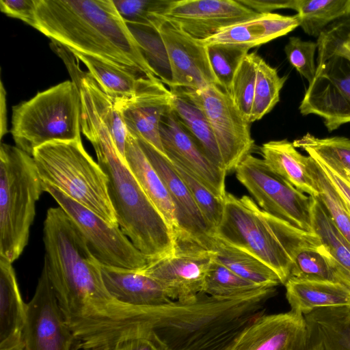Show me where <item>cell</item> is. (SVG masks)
I'll return each instance as SVG.
<instances>
[{
  "label": "cell",
  "instance_id": "1",
  "mask_svg": "<svg viewBox=\"0 0 350 350\" xmlns=\"http://www.w3.org/2000/svg\"><path fill=\"white\" fill-rule=\"evenodd\" d=\"M44 267L69 327L93 331L112 323L124 304L106 288L101 265L77 225L59 206L44 221Z\"/></svg>",
  "mask_w": 350,
  "mask_h": 350
},
{
  "label": "cell",
  "instance_id": "2",
  "mask_svg": "<svg viewBox=\"0 0 350 350\" xmlns=\"http://www.w3.org/2000/svg\"><path fill=\"white\" fill-rule=\"evenodd\" d=\"M34 27L68 49L99 57L137 77L159 78L113 0H36Z\"/></svg>",
  "mask_w": 350,
  "mask_h": 350
},
{
  "label": "cell",
  "instance_id": "3",
  "mask_svg": "<svg viewBox=\"0 0 350 350\" xmlns=\"http://www.w3.org/2000/svg\"><path fill=\"white\" fill-rule=\"evenodd\" d=\"M80 95L82 133L93 146L97 163L107 176L109 196L120 228L148 262L174 254L172 228L119 153L83 85Z\"/></svg>",
  "mask_w": 350,
  "mask_h": 350
},
{
  "label": "cell",
  "instance_id": "4",
  "mask_svg": "<svg viewBox=\"0 0 350 350\" xmlns=\"http://www.w3.org/2000/svg\"><path fill=\"white\" fill-rule=\"evenodd\" d=\"M215 236L261 260L284 285L290 278L296 252L302 247L321 242L314 232L262 211L251 197L238 198L228 192Z\"/></svg>",
  "mask_w": 350,
  "mask_h": 350
},
{
  "label": "cell",
  "instance_id": "5",
  "mask_svg": "<svg viewBox=\"0 0 350 350\" xmlns=\"http://www.w3.org/2000/svg\"><path fill=\"white\" fill-rule=\"evenodd\" d=\"M32 157L43 183L57 187L111 226H118L107 176L85 150L81 139L46 144L37 148Z\"/></svg>",
  "mask_w": 350,
  "mask_h": 350
},
{
  "label": "cell",
  "instance_id": "6",
  "mask_svg": "<svg viewBox=\"0 0 350 350\" xmlns=\"http://www.w3.org/2000/svg\"><path fill=\"white\" fill-rule=\"evenodd\" d=\"M44 192L34 159L17 146H0V256L13 262L28 243L36 204Z\"/></svg>",
  "mask_w": 350,
  "mask_h": 350
},
{
  "label": "cell",
  "instance_id": "7",
  "mask_svg": "<svg viewBox=\"0 0 350 350\" xmlns=\"http://www.w3.org/2000/svg\"><path fill=\"white\" fill-rule=\"evenodd\" d=\"M80 114V90L74 81L40 92L12 107L11 133L16 146L32 156L46 144L81 139Z\"/></svg>",
  "mask_w": 350,
  "mask_h": 350
},
{
  "label": "cell",
  "instance_id": "8",
  "mask_svg": "<svg viewBox=\"0 0 350 350\" xmlns=\"http://www.w3.org/2000/svg\"><path fill=\"white\" fill-rule=\"evenodd\" d=\"M235 172L237 180L262 211L299 229L313 232L311 196L273 172L262 159L250 154Z\"/></svg>",
  "mask_w": 350,
  "mask_h": 350
},
{
  "label": "cell",
  "instance_id": "9",
  "mask_svg": "<svg viewBox=\"0 0 350 350\" xmlns=\"http://www.w3.org/2000/svg\"><path fill=\"white\" fill-rule=\"evenodd\" d=\"M49 193L77 225L94 258L101 265L141 270L147 258L122 232L98 215L76 202L57 187L42 182Z\"/></svg>",
  "mask_w": 350,
  "mask_h": 350
},
{
  "label": "cell",
  "instance_id": "10",
  "mask_svg": "<svg viewBox=\"0 0 350 350\" xmlns=\"http://www.w3.org/2000/svg\"><path fill=\"white\" fill-rule=\"evenodd\" d=\"M192 101L206 116L214 133L224 164L228 172L238 165L254 146L250 123L234 103L230 94L217 85L201 90L170 89Z\"/></svg>",
  "mask_w": 350,
  "mask_h": 350
},
{
  "label": "cell",
  "instance_id": "11",
  "mask_svg": "<svg viewBox=\"0 0 350 350\" xmlns=\"http://www.w3.org/2000/svg\"><path fill=\"white\" fill-rule=\"evenodd\" d=\"M315 77L299 109L321 117L329 132L350 123V60L318 47Z\"/></svg>",
  "mask_w": 350,
  "mask_h": 350
},
{
  "label": "cell",
  "instance_id": "12",
  "mask_svg": "<svg viewBox=\"0 0 350 350\" xmlns=\"http://www.w3.org/2000/svg\"><path fill=\"white\" fill-rule=\"evenodd\" d=\"M24 350H79L43 267L32 299L26 304Z\"/></svg>",
  "mask_w": 350,
  "mask_h": 350
},
{
  "label": "cell",
  "instance_id": "13",
  "mask_svg": "<svg viewBox=\"0 0 350 350\" xmlns=\"http://www.w3.org/2000/svg\"><path fill=\"white\" fill-rule=\"evenodd\" d=\"M154 30L167 59L171 89L201 90L211 85H219L206 45L163 16Z\"/></svg>",
  "mask_w": 350,
  "mask_h": 350
},
{
  "label": "cell",
  "instance_id": "14",
  "mask_svg": "<svg viewBox=\"0 0 350 350\" xmlns=\"http://www.w3.org/2000/svg\"><path fill=\"white\" fill-rule=\"evenodd\" d=\"M175 247L174 254L148 262L139 271L154 279L171 300L185 301L202 293L214 253L191 243Z\"/></svg>",
  "mask_w": 350,
  "mask_h": 350
},
{
  "label": "cell",
  "instance_id": "15",
  "mask_svg": "<svg viewBox=\"0 0 350 350\" xmlns=\"http://www.w3.org/2000/svg\"><path fill=\"white\" fill-rule=\"evenodd\" d=\"M135 137L163 181L175 208L178 225L175 244L191 243L211 250L215 234L170 159L146 140Z\"/></svg>",
  "mask_w": 350,
  "mask_h": 350
},
{
  "label": "cell",
  "instance_id": "16",
  "mask_svg": "<svg viewBox=\"0 0 350 350\" xmlns=\"http://www.w3.org/2000/svg\"><path fill=\"white\" fill-rule=\"evenodd\" d=\"M172 96V91L159 78L141 77L131 97L113 101L128 132L146 140L164 154L159 126L171 108Z\"/></svg>",
  "mask_w": 350,
  "mask_h": 350
},
{
  "label": "cell",
  "instance_id": "17",
  "mask_svg": "<svg viewBox=\"0 0 350 350\" xmlns=\"http://www.w3.org/2000/svg\"><path fill=\"white\" fill-rule=\"evenodd\" d=\"M258 14L238 0H172L163 17L193 38L202 40Z\"/></svg>",
  "mask_w": 350,
  "mask_h": 350
},
{
  "label": "cell",
  "instance_id": "18",
  "mask_svg": "<svg viewBox=\"0 0 350 350\" xmlns=\"http://www.w3.org/2000/svg\"><path fill=\"white\" fill-rule=\"evenodd\" d=\"M229 350H310L305 317L291 310L261 314L241 331Z\"/></svg>",
  "mask_w": 350,
  "mask_h": 350
},
{
  "label": "cell",
  "instance_id": "19",
  "mask_svg": "<svg viewBox=\"0 0 350 350\" xmlns=\"http://www.w3.org/2000/svg\"><path fill=\"white\" fill-rule=\"evenodd\" d=\"M161 144L167 157L184 166L215 196L224 200L228 172L214 164L178 120L170 108L159 126Z\"/></svg>",
  "mask_w": 350,
  "mask_h": 350
},
{
  "label": "cell",
  "instance_id": "20",
  "mask_svg": "<svg viewBox=\"0 0 350 350\" xmlns=\"http://www.w3.org/2000/svg\"><path fill=\"white\" fill-rule=\"evenodd\" d=\"M299 26L297 14L262 13L224 27L212 36L200 40L204 45L228 43L250 49L286 35Z\"/></svg>",
  "mask_w": 350,
  "mask_h": 350
},
{
  "label": "cell",
  "instance_id": "21",
  "mask_svg": "<svg viewBox=\"0 0 350 350\" xmlns=\"http://www.w3.org/2000/svg\"><path fill=\"white\" fill-rule=\"evenodd\" d=\"M12 264L0 256V350H24L26 303Z\"/></svg>",
  "mask_w": 350,
  "mask_h": 350
},
{
  "label": "cell",
  "instance_id": "22",
  "mask_svg": "<svg viewBox=\"0 0 350 350\" xmlns=\"http://www.w3.org/2000/svg\"><path fill=\"white\" fill-rule=\"evenodd\" d=\"M103 282L117 300L137 307H153L169 303L161 285L139 270L101 265Z\"/></svg>",
  "mask_w": 350,
  "mask_h": 350
},
{
  "label": "cell",
  "instance_id": "23",
  "mask_svg": "<svg viewBox=\"0 0 350 350\" xmlns=\"http://www.w3.org/2000/svg\"><path fill=\"white\" fill-rule=\"evenodd\" d=\"M265 163L297 189L317 197L318 190L309 170L310 157L299 152L286 139L267 142L260 147Z\"/></svg>",
  "mask_w": 350,
  "mask_h": 350
},
{
  "label": "cell",
  "instance_id": "24",
  "mask_svg": "<svg viewBox=\"0 0 350 350\" xmlns=\"http://www.w3.org/2000/svg\"><path fill=\"white\" fill-rule=\"evenodd\" d=\"M124 159L142 189L164 217L174 235L178 226L176 211L167 189L137 139L129 132Z\"/></svg>",
  "mask_w": 350,
  "mask_h": 350
},
{
  "label": "cell",
  "instance_id": "25",
  "mask_svg": "<svg viewBox=\"0 0 350 350\" xmlns=\"http://www.w3.org/2000/svg\"><path fill=\"white\" fill-rule=\"evenodd\" d=\"M304 316L310 350H350V306L318 308Z\"/></svg>",
  "mask_w": 350,
  "mask_h": 350
},
{
  "label": "cell",
  "instance_id": "26",
  "mask_svg": "<svg viewBox=\"0 0 350 350\" xmlns=\"http://www.w3.org/2000/svg\"><path fill=\"white\" fill-rule=\"evenodd\" d=\"M284 286L291 310L304 315L321 308L350 306V290L339 283L289 278Z\"/></svg>",
  "mask_w": 350,
  "mask_h": 350
},
{
  "label": "cell",
  "instance_id": "27",
  "mask_svg": "<svg viewBox=\"0 0 350 350\" xmlns=\"http://www.w3.org/2000/svg\"><path fill=\"white\" fill-rule=\"evenodd\" d=\"M211 250L215 261L248 281L271 288L281 284L275 271L261 260L217 236H215Z\"/></svg>",
  "mask_w": 350,
  "mask_h": 350
},
{
  "label": "cell",
  "instance_id": "28",
  "mask_svg": "<svg viewBox=\"0 0 350 350\" xmlns=\"http://www.w3.org/2000/svg\"><path fill=\"white\" fill-rule=\"evenodd\" d=\"M172 92L171 108L179 122L205 155L217 166L226 170L214 133L204 112L187 98Z\"/></svg>",
  "mask_w": 350,
  "mask_h": 350
},
{
  "label": "cell",
  "instance_id": "29",
  "mask_svg": "<svg viewBox=\"0 0 350 350\" xmlns=\"http://www.w3.org/2000/svg\"><path fill=\"white\" fill-rule=\"evenodd\" d=\"M290 278L336 282L350 290L342 269L321 242L296 252Z\"/></svg>",
  "mask_w": 350,
  "mask_h": 350
},
{
  "label": "cell",
  "instance_id": "30",
  "mask_svg": "<svg viewBox=\"0 0 350 350\" xmlns=\"http://www.w3.org/2000/svg\"><path fill=\"white\" fill-rule=\"evenodd\" d=\"M293 144L350 183V139L340 136L320 138L308 133Z\"/></svg>",
  "mask_w": 350,
  "mask_h": 350
},
{
  "label": "cell",
  "instance_id": "31",
  "mask_svg": "<svg viewBox=\"0 0 350 350\" xmlns=\"http://www.w3.org/2000/svg\"><path fill=\"white\" fill-rule=\"evenodd\" d=\"M68 50L85 65L100 88L113 101L130 98L135 94L139 78L99 57Z\"/></svg>",
  "mask_w": 350,
  "mask_h": 350
},
{
  "label": "cell",
  "instance_id": "32",
  "mask_svg": "<svg viewBox=\"0 0 350 350\" xmlns=\"http://www.w3.org/2000/svg\"><path fill=\"white\" fill-rule=\"evenodd\" d=\"M293 10L303 31L318 38L334 22L350 18V0H294Z\"/></svg>",
  "mask_w": 350,
  "mask_h": 350
},
{
  "label": "cell",
  "instance_id": "33",
  "mask_svg": "<svg viewBox=\"0 0 350 350\" xmlns=\"http://www.w3.org/2000/svg\"><path fill=\"white\" fill-rule=\"evenodd\" d=\"M312 231L342 269L350 288V243L332 222L317 197L311 196Z\"/></svg>",
  "mask_w": 350,
  "mask_h": 350
},
{
  "label": "cell",
  "instance_id": "34",
  "mask_svg": "<svg viewBox=\"0 0 350 350\" xmlns=\"http://www.w3.org/2000/svg\"><path fill=\"white\" fill-rule=\"evenodd\" d=\"M273 288L248 281L214 259L207 271L202 293L223 299H241Z\"/></svg>",
  "mask_w": 350,
  "mask_h": 350
},
{
  "label": "cell",
  "instance_id": "35",
  "mask_svg": "<svg viewBox=\"0 0 350 350\" xmlns=\"http://www.w3.org/2000/svg\"><path fill=\"white\" fill-rule=\"evenodd\" d=\"M309 157V170L318 190L317 198L336 227L350 243V210L322 167Z\"/></svg>",
  "mask_w": 350,
  "mask_h": 350
},
{
  "label": "cell",
  "instance_id": "36",
  "mask_svg": "<svg viewBox=\"0 0 350 350\" xmlns=\"http://www.w3.org/2000/svg\"><path fill=\"white\" fill-rule=\"evenodd\" d=\"M286 76L280 77L277 70L261 57H257V73L250 122L260 120L269 113L280 100V93Z\"/></svg>",
  "mask_w": 350,
  "mask_h": 350
},
{
  "label": "cell",
  "instance_id": "37",
  "mask_svg": "<svg viewBox=\"0 0 350 350\" xmlns=\"http://www.w3.org/2000/svg\"><path fill=\"white\" fill-rule=\"evenodd\" d=\"M90 95L94 108L107 128L120 155L124 159L128 131L112 99L100 88L90 72L80 81Z\"/></svg>",
  "mask_w": 350,
  "mask_h": 350
},
{
  "label": "cell",
  "instance_id": "38",
  "mask_svg": "<svg viewBox=\"0 0 350 350\" xmlns=\"http://www.w3.org/2000/svg\"><path fill=\"white\" fill-rule=\"evenodd\" d=\"M212 70L219 86L228 93L236 70L250 47L228 43L206 45Z\"/></svg>",
  "mask_w": 350,
  "mask_h": 350
},
{
  "label": "cell",
  "instance_id": "39",
  "mask_svg": "<svg viewBox=\"0 0 350 350\" xmlns=\"http://www.w3.org/2000/svg\"><path fill=\"white\" fill-rule=\"evenodd\" d=\"M257 57L255 52L249 53L245 56L234 73L228 92L235 105L249 122L256 85Z\"/></svg>",
  "mask_w": 350,
  "mask_h": 350
},
{
  "label": "cell",
  "instance_id": "40",
  "mask_svg": "<svg viewBox=\"0 0 350 350\" xmlns=\"http://www.w3.org/2000/svg\"><path fill=\"white\" fill-rule=\"evenodd\" d=\"M185 183L208 224L215 232L222 218L224 200L215 196L199 179L184 166L170 160Z\"/></svg>",
  "mask_w": 350,
  "mask_h": 350
},
{
  "label": "cell",
  "instance_id": "41",
  "mask_svg": "<svg viewBox=\"0 0 350 350\" xmlns=\"http://www.w3.org/2000/svg\"><path fill=\"white\" fill-rule=\"evenodd\" d=\"M126 24L148 27L154 30L172 0H113Z\"/></svg>",
  "mask_w": 350,
  "mask_h": 350
},
{
  "label": "cell",
  "instance_id": "42",
  "mask_svg": "<svg viewBox=\"0 0 350 350\" xmlns=\"http://www.w3.org/2000/svg\"><path fill=\"white\" fill-rule=\"evenodd\" d=\"M256 317H244L215 329L180 350H229L238 335Z\"/></svg>",
  "mask_w": 350,
  "mask_h": 350
},
{
  "label": "cell",
  "instance_id": "43",
  "mask_svg": "<svg viewBox=\"0 0 350 350\" xmlns=\"http://www.w3.org/2000/svg\"><path fill=\"white\" fill-rule=\"evenodd\" d=\"M317 43L304 41L299 37L291 36L284 46L286 58L291 66L310 83L316 75L314 62Z\"/></svg>",
  "mask_w": 350,
  "mask_h": 350
},
{
  "label": "cell",
  "instance_id": "44",
  "mask_svg": "<svg viewBox=\"0 0 350 350\" xmlns=\"http://www.w3.org/2000/svg\"><path fill=\"white\" fill-rule=\"evenodd\" d=\"M317 38L318 47L350 60V18L332 24Z\"/></svg>",
  "mask_w": 350,
  "mask_h": 350
},
{
  "label": "cell",
  "instance_id": "45",
  "mask_svg": "<svg viewBox=\"0 0 350 350\" xmlns=\"http://www.w3.org/2000/svg\"><path fill=\"white\" fill-rule=\"evenodd\" d=\"M0 10L7 16L20 19L34 27L36 0H1Z\"/></svg>",
  "mask_w": 350,
  "mask_h": 350
},
{
  "label": "cell",
  "instance_id": "46",
  "mask_svg": "<svg viewBox=\"0 0 350 350\" xmlns=\"http://www.w3.org/2000/svg\"><path fill=\"white\" fill-rule=\"evenodd\" d=\"M241 3L259 13H271L280 9H292L294 0H238Z\"/></svg>",
  "mask_w": 350,
  "mask_h": 350
},
{
  "label": "cell",
  "instance_id": "47",
  "mask_svg": "<svg viewBox=\"0 0 350 350\" xmlns=\"http://www.w3.org/2000/svg\"><path fill=\"white\" fill-rule=\"evenodd\" d=\"M115 350H163L151 337L139 335L117 342Z\"/></svg>",
  "mask_w": 350,
  "mask_h": 350
},
{
  "label": "cell",
  "instance_id": "48",
  "mask_svg": "<svg viewBox=\"0 0 350 350\" xmlns=\"http://www.w3.org/2000/svg\"><path fill=\"white\" fill-rule=\"evenodd\" d=\"M319 164L322 167L332 182L336 186L350 210V183L341 178L319 163Z\"/></svg>",
  "mask_w": 350,
  "mask_h": 350
},
{
  "label": "cell",
  "instance_id": "49",
  "mask_svg": "<svg viewBox=\"0 0 350 350\" xmlns=\"http://www.w3.org/2000/svg\"><path fill=\"white\" fill-rule=\"evenodd\" d=\"M1 139L7 133L5 91L1 83Z\"/></svg>",
  "mask_w": 350,
  "mask_h": 350
},
{
  "label": "cell",
  "instance_id": "50",
  "mask_svg": "<svg viewBox=\"0 0 350 350\" xmlns=\"http://www.w3.org/2000/svg\"><path fill=\"white\" fill-rule=\"evenodd\" d=\"M115 345H103L85 350H115Z\"/></svg>",
  "mask_w": 350,
  "mask_h": 350
}]
</instances>
